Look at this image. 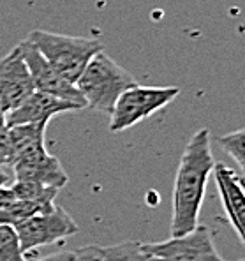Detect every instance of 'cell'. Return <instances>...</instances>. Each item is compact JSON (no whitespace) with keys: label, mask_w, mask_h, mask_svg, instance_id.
Returning a JSON list of instances; mask_svg holds the SVG:
<instances>
[{"label":"cell","mask_w":245,"mask_h":261,"mask_svg":"<svg viewBox=\"0 0 245 261\" xmlns=\"http://www.w3.org/2000/svg\"><path fill=\"white\" fill-rule=\"evenodd\" d=\"M215 166L210 143V130L203 127L190 136L180 157L173 186L171 237L190 233L200 224V212L206 193V184Z\"/></svg>","instance_id":"cell-1"},{"label":"cell","mask_w":245,"mask_h":261,"mask_svg":"<svg viewBox=\"0 0 245 261\" xmlns=\"http://www.w3.org/2000/svg\"><path fill=\"white\" fill-rule=\"evenodd\" d=\"M134 85V76L106 55L104 49L92 57L76 82V88L85 99L87 108L102 113H112L118 97Z\"/></svg>","instance_id":"cell-2"},{"label":"cell","mask_w":245,"mask_h":261,"mask_svg":"<svg viewBox=\"0 0 245 261\" xmlns=\"http://www.w3.org/2000/svg\"><path fill=\"white\" fill-rule=\"evenodd\" d=\"M26 39L39 49L41 55L57 69L59 74L74 85L92 57L102 51V44L97 39L64 36L48 30H32Z\"/></svg>","instance_id":"cell-3"},{"label":"cell","mask_w":245,"mask_h":261,"mask_svg":"<svg viewBox=\"0 0 245 261\" xmlns=\"http://www.w3.org/2000/svg\"><path fill=\"white\" fill-rule=\"evenodd\" d=\"M180 94L178 87H145L134 85L118 97L110 120L112 133H122L140 122L150 118L159 110L166 108Z\"/></svg>","instance_id":"cell-4"},{"label":"cell","mask_w":245,"mask_h":261,"mask_svg":"<svg viewBox=\"0 0 245 261\" xmlns=\"http://www.w3.org/2000/svg\"><path fill=\"white\" fill-rule=\"evenodd\" d=\"M21 242V249L25 254L36 251L39 247L49 244H57L76 235L79 231L78 224L66 208L55 205L49 212L36 214L14 226Z\"/></svg>","instance_id":"cell-5"},{"label":"cell","mask_w":245,"mask_h":261,"mask_svg":"<svg viewBox=\"0 0 245 261\" xmlns=\"http://www.w3.org/2000/svg\"><path fill=\"white\" fill-rule=\"evenodd\" d=\"M145 249L162 261H228L217 252L212 231L203 224H198L187 235L145 244Z\"/></svg>","instance_id":"cell-6"},{"label":"cell","mask_w":245,"mask_h":261,"mask_svg":"<svg viewBox=\"0 0 245 261\" xmlns=\"http://www.w3.org/2000/svg\"><path fill=\"white\" fill-rule=\"evenodd\" d=\"M18 49H20L23 60H25L26 67H29L34 87H36L37 92H44V94H49L53 97L66 99V101L76 102V105H81L83 108H87L85 99L81 97V94H79L74 83L67 82L62 74H59L57 69L41 55L39 49L29 39L21 41L18 44Z\"/></svg>","instance_id":"cell-7"},{"label":"cell","mask_w":245,"mask_h":261,"mask_svg":"<svg viewBox=\"0 0 245 261\" xmlns=\"http://www.w3.org/2000/svg\"><path fill=\"white\" fill-rule=\"evenodd\" d=\"M36 92L32 76L18 46L0 60V111L7 115Z\"/></svg>","instance_id":"cell-8"},{"label":"cell","mask_w":245,"mask_h":261,"mask_svg":"<svg viewBox=\"0 0 245 261\" xmlns=\"http://www.w3.org/2000/svg\"><path fill=\"white\" fill-rule=\"evenodd\" d=\"M215 186L221 196L224 212L233 229L245 245V186L231 168L223 163H215L212 171Z\"/></svg>","instance_id":"cell-9"},{"label":"cell","mask_w":245,"mask_h":261,"mask_svg":"<svg viewBox=\"0 0 245 261\" xmlns=\"http://www.w3.org/2000/svg\"><path fill=\"white\" fill-rule=\"evenodd\" d=\"M78 110H83V106L36 90L23 105L6 115V122L9 127L23 124H49L57 115Z\"/></svg>","instance_id":"cell-10"},{"label":"cell","mask_w":245,"mask_h":261,"mask_svg":"<svg viewBox=\"0 0 245 261\" xmlns=\"http://www.w3.org/2000/svg\"><path fill=\"white\" fill-rule=\"evenodd\" d=\"M11 171H13L14 180L34 182L59 191L69 182V176L64 170L62 163L48 152L14 161Z\"/></svg>","instance_id":"cell-11"},{"label":"cell","mask_w":245,"mask_h":261,"mask_svg":"<svg viewBox=\"0 0 245 261\" xmlns=\"http://www.w3.org/2000/svg\"><path fill=\"white\" fill-rule=\"evenodd\" d=\"M46 127H48V124H23L9 127L14 161L48 152L44 141Z\"/></svg>","instance_id":"cell-12"},{"label":"cell","mask_w":245,"mask_h":261,"mask_svg":"<svg viewBox=\"0 0 245 261\" xmlns=\"http://www.w3.org/2000/svg\"><path fill=\"white\" fill-rule=\"evenodd\" d=\"M102 254H104L106 261H162L152 252H148L143 242L136 240H127L122 244L102 247Z\"/></svg>","instance_id":"cell-13"},{"label":"cell","mask_w":245,"mask_h":261,"mask_svg":"<svg viewBox=\"0 0 245 261\" xmlns=\"http://www.w3.org/2000/svg\"><path fill=\"white\" fill-rule=\"evenodd\" d=\"M9 187L16 199L39 203V205H44V206L55 205V198H57V194H59V189L44 187L34 182H23V180H13V184H11Z\"/></svg>","instance_id":"cell-14"},{"label":"cell","mask_w":245,"mask_h":261,"mask_svg":"<svg viewBox=\"0 0 245 261\" xmlns=\"http://www.w3.org/2000/svg\"><path fill=\"white\" fill-rule=\"evenodd\" d=\"M0 261H29L14 226L0 224Z\"/></svg>","instance_id":"cell-15"},{"label":"cell","mask_w":245,"mask_h":261,"mask_svg":"<svg viewBox=\"0 0 245 261\" xmlns=\"http://www.w3.org/2000/svg\"><path fill=\"white\" fill-rule=\"evenodd\" d=\"M219 145L223 147V150L238 164L242 173L245 175V129L221 136Z\"/></svg>","instance_id":"cell-16"},{"label":"cell","mask_w":245,"mask_h":261,"mask_svg":"<svg viewBox=\"0 0 245 261\" xmlns=\"http://www.w3.org/2000/svg\"><path fill=\"white\" fill-rule=\"evenodd\" d=\"M13 145H11L9 125L6 122V115L0 111V166L11 168L13 166Z\"/></svg>","instance_id":"cell-17"},{"label":"cell","mask_w":245,"mask_h":261,"mask_svg":"<svg viewBox=\"0 0 245 261\" xmlns=\"http://www.w3.org/2000/svg\"><path fill=\"white\" fill-rule=\"evenodd\" d=\"M13 171L11 168L0 166V208H6L13 201H16L13 191H11V184H13Z\"/></svg>","instance_id":"cell-18"},{"label":"cell","mask_w":245,"mask_h":261,"mask_svg":"<svg viewBox=\"0 0 245 261\" xmlns=\"http://www.w3.org/2000/svg\"><path fill=\"white\" fill-rule=\"evenodd\" d=\"M72 261H106L102 254V247L99 245H87L78 251H74V258Z\"/></svg>","instance_id":"cell-19"},{"label":"cell","mask_w":245,"mask_h":261,"mask_svg":"<svg viewBox=\"0 0 245 261\" xmlns=\"http://www.w3.org/2000/svg\"><path fill=\"white\" fill-rule=\"evenodd\" d=\"M240 261H245V259H240Z\"/></svg>","instance_id":"cell-20"}]
</instances>
